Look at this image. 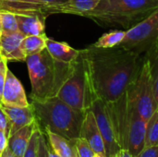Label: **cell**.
<instances>
[{
  "instance_id": "obj_1",
  "label": "cell",
  "mask_w": 158,
  "mask_h": 157,
  "mask_svg": "<svg viewBox=\"0 0 158 157\" xmlns=\"http://www.w3.org/2000/svg\"><path fill=\"white\" fill-rule=\"evenodd\" d=\"M96 98L106 104L118 100L137 76L143 56L122 47L81 50Z\"/></svg>"
},
{
  "instance_id": "obj_2",
  "label": "cell",
  "mask_w": 158,
  "mask_h": 157,
  "mask_svg": "<svg viewBox=\"0 0 158 157\" xmlns=\"http://www.w3.org/2000/svg\"><path fill=\"white\" fill-rule=\"evenodd\" d=\"M31 84V98L34 101H44L55 96L70 75L74 61L66 63L53 58L48 51L29 56L25 59Z\"/></svg>"
},
{
  "instance_id": "obj_3",
  "label": "cell",
  "mask_w": 158,
  "mask_h": 157,
  "mask_svg": "<svg viewBox=\"0 0 158 157\" xmlns=\"http://www.w3.org/2000/svg\"><path fill=\"white\" fill-rule=\"evenodd\" d=\"M31 105L43 132L49 130L69 140L80 138L86 111L74 109L57 96L44 101L32 100Z\"/></svg>"
},
{
  "instance_id": "obj_4",
  "label": "cell",
  "mask_w": 158,
  "mask_h": 157,
  "mask_svg": "<svg viewBox=\"0 0 158 157\" xmlns=\"http://www.w3.org/2000/svg\"><path fill=\"white\" fill-rule=\"evenodd\" d=\"M158 8V0H100L82 17L106 27L132 28Z\"/></svg>"
},
{
  "instance_id": "obj_5",
  "label": "cell",
  "mask_w": 158,
  "mask_h": 157,
  "mask_svg": "<svg viewBox=\"0 0 158 157\" xmlns=\"http://www.w3.org/2000/svg\"><path fill=\"white\" fill-rule=\"evenodd\" d=\"M106 107L121 148L134 157L144 148L147 121L142 118L130 101L127 93Z\"/></svg>"
},
{
  "instance_id": "obj_6",
  "label": "cell",
  "mask_w": 158,
  "mask_h": 157,
  "mask_svg": "<svg viewBox=\"0 0 158 157\" xmlns=\"http://www.w3.org/2000/svg\"><path fill=\"white\" fill-rule=\"evenodd\" d=\"M57 97L80 111L90 109L96 98L91 84L87 67L81 53L74 61L73 69L61 86Z\"/></svg>"
},
{
  "instance_id": "obj_7",
  "label": "cell",
  "mask_w": 158,
  "mask_h": 157,
  "mask_svg": "<svg viewBox=\"0 0 158 157\" xmlns=\"http://www.w3.org/2000/svg\"><path fill=\"white\" fill-rule=\"evenodd\" d=\"M127 95L143 119L148 121L157 107L155 97L154 81L149 63L143 58L142 67L126 90Z\"/></svg>"
},
{
  "instance_id": "obj_8",
  "label": "cell",
  "mask_w": 158,
  "mask_h": 157,
  "mask_svg": "<svg viewBox=\"0 0 158 157\" xmlns=\"http://www.w3.org/2000/svg\"><path fill=\"white\" fill-rule=\"evenodd\" d=\"M158 37V8L143 20L126 31V36L118 47L144 55Z\"/></svg>"
},
{
  "instance_id": "obj_9",
  "label": "cell",
  "mask_w": 158,
  "mask_h": 157,
  "mask_svg": "<svg viewBox=\"0 0 158 157\" xmlns=\"http://www.w3.org/2000/svg\"><path fill=\"white\" fill-rule=\"evenodd\" d=\"M90 109L94 113L98 129L103 137L106 155V157H116L122 148L118 143L116 131L114 130L106 104L101 99L97 98L94 101Z\"/></svg>"
},
{
  "instance_id": "obj_10",
  "label": "cell",
  "mask_w": 158,
  "mask_h": 157,
  "mask_svg": "<svg viewBox=\"0 0 158 157\" xmlns=\"http://www.w3.org/2000/svg\"><path fill=\"white\" fill-rule=\"evenodd\" d=\"M29 105L21 82L7 68L1 105L24 107Z\"/></svg>"
},
{
  "instance_id": "obj_11",
  "label": "cell",
  "mask_w": 158,
  "mask_h": 157,
  "mask_svg": "<svg viewBox=\"0 0 158 157\" xmlns=\"http://www.w3.org/2000/svg\"><path fill=\"white\" fill-rule=\"evenodd\" d=\"M25 36L18 31L1 32L0 56L7 61H25L26 56L21 49V41Z\"/></svg>"
},
{
  "instance_id": "obj_12",
  "label": "cell",
  "mask_w": 158,
  "mask_h": 157,
  "mask_svg": "<svg viewBox=\"0 0 158 157\" xmlns=\"http://www.w3.org/2000/svg\"><path fill=\"white\" fill-rule=\"evenodd\" d=\"M80 137L84 139L89 143L95 154L106 156L104 140L98 129L94 113L91 109H88L85 112Z\"/></svg>"
},
{
  "instance_id": "obj_13",
  "label": "cell",
  "mask_w": 158,
  "mask_h": 157,
  "mask_svg": "<svg viewBox=\"0 0 158 157\" xmlns=\"http://www.w3.org/2000/svg\"><path fill=\"white\" fill-rule=\"evenodd\" d=\"M2 108L4 109L10 120L11 128L9 136L14 134L19 129L35 121L34 111L31 104L28 106L24 107L2 105Z\"/></svg>"
},
{
  "instance_id": "obj_14",
  "label": "cell",
  "mask_w": 158,
  "mask_h": 157,
  "mask_svg": "<svg viewBox=\"0 0 158 157\" xmlns=\"http://www.w3.org/2000/svg\"><path fill=\"white\" fill-rule=\"evenodd\" d=\"M100 0H68L67 2L44 8V16L46 17L53 13H66V14H74L81 16L86 12L93 10Z\"/></svg>"
},
{
  "instance_id": "obj_15",
  "label": "cell",
  "mask_w": 158,
  "mask_h": 157,
  "mask_svg": "<svg viewBox=\"0 0 158 157\" xmlns=\"http://www.w3.org/2000/svg\"><path fill=\"white\" fill-rule=\"evenodd\" d=\"M44 6L40 0H0V11L44 17Z\"/></svg>"
},
{
  "instance_id": "obj_16",
  "label": "cell",
  "mask_w": 158,
  "mask_h": 157,
  "mask_svg": "<svg viewBox=\"0 0 158 157\" xmlns=\"http://www.w3.org/2000/svg\"><path fill=\"white\" fill-rule=\"evenodd\" d=\"M37 126L36 121L19 129L7 139V147L18 157H23L30 139Z\"/></svg>"
},
{
  "instance_id": "obj_17",
  "label": "cell",
  "mask_w": 158,
  "mask_h": 157,
  "mask_svg": "<svg viewBox=\"0 0 158 157\" xmlns=\"http://www.w3.org/2000/svg\"><path fill=\"white\" fill-rule=\"evenodd\" d=\"M16 18L18 20L19 31L25 37L45 34V25L44 22V17L42 15L16 14Z\"/></svg>"
},
{
  "instance_id": "obj_18",
  "label": "cell",
  "mask_w": 158,
  "mask_h": 157,
  "mask_svg": "<svg viewBox=\"0 0 158 157\" xmlns=\"http://www.w3.org/2000/svg\"><path fill=\"white\" fill-rule=\"evenodd\" d=\"M49 142V146L60 157H78L76 140H69L49 130L44 131Z\"/></svg>"
},
{
  "instance_id": "obj_19",
  "label": "cell",
  "mask_w": 158,
  "mask_h": 157,
  "mask_svg": "<svg viewBox=\"0 0 158 157\" xmlns=\"http://www.w3.org/2000/svg\"><path fill=\"white\" fill-rule=\"evenodd\" d=\"M46 50L53 58L66 63L75 61L81 53V50L72 48L65 42H56L48 37L46 38Z\"/></svg>"
},
{
  "instance_id": "obj_20",
  "label": "cell",
  "mask_w": 158,
  "mask_h": 157,
  "mask_svg": "<svg viewBox=\"0 0 158 157\" xmlns=\"http://www.w3.org/2000/svg\"><path fill=\"white\" fill-rule=\"evenodd\" d=\"M143 58L148 61L150 66V70L154 81L156 102L158 105V37L144 53Z\"/></svg>"
},
{
  "instance_id": "obj_21",
  "label": "cell",
  "mask_w": 158,
  "mask_h": 157,
  "mask_svg": "<svg viewBox=\"0 0 158 157\" xmlns=\"http://www.w3.org/2000/svg\"><path fill=\"white\" fill-rule=\"evenodd\" d=\"M46 38L45 34L43 35H31L26 36L21 41V49L25 54L26 57L42 52L46 48Z\"/></svg>"
},
{
  "instance_id": "obj_22",
  "label": "cell",
  "mask_w": 158,
  "mask_h": 157,
  "mask_svg": "<svg viewBox=\"0 0 158 157\" xmlns=\"http://www.w3.org/2000/svg\"><path fill=\"white\" fill-rule=\"evenodd\" d=\"M126 36V31L116 30L104 33L93 45L98 48H114L118 47Z\"/></svg>"
},
{
  "instance_id": "obj_23",
  "label": "cell",
  "mask_w": 158,
  "mask_h": 157,
  "mask_svg": "<svg viewBox=\"0 0 158 157\" xmlns=\"http://www.w3.org/2000/svg\"><path fill=\"white\" fill-rule=\"evenodd\" d=\"M158 145V105L147 121L144 147Z\"/></svg>"
},
{
  "instance_id": "obj_24",
  "label": "cell",
  "mask_w": 158,
  "mask_h": 157,
  "mask_svg": "<svg viewBox=\"0 0 158 157\" xmlns=\"http://www.w3.org/2000/svg\"><path fill=\"white\" fill-rule=\"evenodd\" d=\"M2 32H15L19 31L16 14L7 11H0Z\"/></svg>"
},
{
  "instance_id": "obj_25",
  "label": "cell",
  "mask_w": 158,
  "mask_h": 157,
  "mask_svg": "<svg viewBox=\"0 0 158 157\" xmlns=\"http://www.w3.org/2000/svg\"><path fill=\"white\" fill-rule=\"evenodd\" d=\"M37 123V122H36ZM42 130L39 128L38 124L30 139L29 144L27 146V149L25 151V154L23 157H37L38 155V147H39V140H40V136L42 134Z\"/></svg>"
},
{
  "instance_id": "obj_26",
  "label": "cell",
  "mask_w": 158,
  "mask_h": 157,
  "mask_svg": "<svg viewBox=\"0 0 158 157\" xmlns=\"http://www.w3.org/2000/svg\"><path fill=\"white\" fill-rule=\"evenodd\" d=\"M76 148L78 157H94L95 155L89 143L81 137L76 140Z\"/></svg>"
},
{
  "instance_id": "obj_27",
  "label": "cell",
  "mask_w": 158,
  "mask_h": 157,
  "mask_svg": "<svg viewBox=\"0 0 158 157\" xmlns=\"http://www.w3.org/2000/svg\"><path fill=\"white\" fill-rule=\"evenodd\" d=\"M10 128H11L10 120L7 115L6 114V112L4 111V109L2 108V105H0V130H2L6 134L7 139L9 138Z\"/></svg>"
},
{
  "instance_id": "obj_28",
  "label": "cell",
  "mask_w": 158,
  "mask_h": 157,
  "mask_svg": "<svg viewBox=\"0 0 158 157\" xmlns=\"http://www.w3.org/2000/svg\"><path fill=\"white\" fill-rule=\"evenodd\" d=\"M37 157H49L48 143H47V138H46V135L44 132H42V134L40 136Z\"/></svg>"
},
{
  "instance_id": "obj_29",
  "label": "cell",
  "mask_w": 158,
  "mask_h": 157,
  "mask_svg": "<svg viewBox=\"0 0 158 157\" xmlns=\"http://www.w3.org/2000/svg\"><path fill=\"white\" fill-rule=\"evenodd\" d=\"M6 69H7L6 61L1 58L0 59V105H2V95H3L5 81H6Z\"/></svg>"
},
{
  "instance_id": "obj_30",
  "label": "cell",
  "mask_w": 158,
  "mask_h": 157,
  "mask_svg": "<svg viewBox=\"0 0 158 157\" xmlns=\"http://www.w3.org/2000/svg\"><path fill=\"white\" fill-rule=\"evenodd\" d=\"M134 157H158V145L144 147Z\"/></svg>"
},
{
  "instance_id": "obj_31",
  "label": "cell",
  "mask_w": 158,
  "mask_h": 157,
  "mask_svg": "<svg viewBox=\"0 0 158 157\" xmlns=\"http://www.w3.org/2000/svg\"><path fill=\"white\" fill-rule=\"evenodd\" d=\"M40 1L44 6V7H51V6L61 5V4L67 2L68 0H40Z\"/></svg>"
},
{
  "instance_id": "obj_32",
  "label": "cell",
  "mask_w": 158,
  "mask_h": 157,
  "mask_svg": "<svg viewBox=\"0 0 158 157\" xmlns=\"http://www.w3.org/2000/svg\"><path fill=\"white\" fill-rule=\"evenodd\" d=\"M116 157H133V156H132V155L130 153V151H129V150L122 148V149L118 152V154L117 155V156Z\"/></svg>"
},
{
  "instance_id": "obj_33",
  "label": "cell",
  "mask_w": 158,
  "mask_h": 157,
  "mask_svg": "<svg viewBox=\"0 0 158 157\" xmlns=\"http://www.w3.org/2000/svg\"><path fill=\"white\" fill-rule=\"evenodd\" d=\"M0 157H18L16 156L11 151H10V149L8 148V147H6L5 150H4V152L2 153V155H1V156Z\"/></svg>"
},
{
  "instance_id": "obj_34",
  "label": "cell",
  "mask_w": 158,
  "mask_h": 157,
  "mask_svg": "<svg viewBox=\"0 0 158 157\" xmlns=\"http://www.w3.org/2000/svg\"><path fill=\"white\" fill-rule=\"evenodd\" d=\"M48 154H49V157H60L52 150V148L49 146V144H48Z\"/></svg>"
},
{
  "instance_id": "obj_35",
  "label": "cell",
  "mask_w": 158,
  "mask_h": 157,
  "mask_svg": "<svg viewBox=\"0 0 158 157\" xmlns=\"http://www.w3.org/2000/svg\"><path fill=\"white\" fill-rule=\"evenodd\" d=\"M2 32V26H1V13H0V34Z\"/></svg>"
},
{
  "instance_id": "obj_36",
  "label": "cell",
  "mask_w": 158,
  "mask_h": 157,
  "mask_svg": "<svg viewBox=\"0 0 158 157\" xmlns=\"http://www.w3.org/2000/svg\"><path fill=\"white\" fill-rule=\"evenodd\" d=\"M94 157H106V156H104V155H101L95 154V155H94Z\"/></svg>"
},
{
  "instance_id": "obj_37",
  "label": "cell",
  "mask_w": 158,
  "mask_h": 157,
  "mask_svg": "<svg viewBox=\"0 0 158 157\" xmlns=\"http://www.w3.org/2000/svg\"><path fill=\"white\" fill-rule=\"evenodd\" d=\"M0 59H1V56H0Z\"/></svg>"
}]
</instances>
